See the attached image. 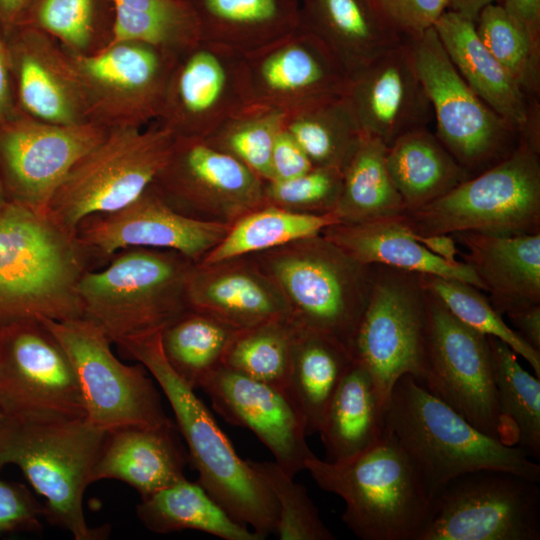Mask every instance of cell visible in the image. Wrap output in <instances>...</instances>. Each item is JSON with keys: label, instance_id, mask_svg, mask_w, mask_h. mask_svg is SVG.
Here are the masks:
<instances>
[{"label": "cell", "instance_id": "6da1fadb", "mask_svg": "<svg viewBox=\"0 0 540 540\" xmlns=\"http://www.w3.org/2000/svg\"><path fill=\"white\" fill-rule=\"evenodd\" d=\"M142 364L166 396L198 471L197 482L237 522L263 539L275 533L278 504L249 460L241 459L212 414L171 368L162 349L161 331L117 344Z\"/></svg>", "mask_w": 540, "mask_h": 540}, {"label": "cell", "instance_id": "7a4b0ae2", "mask_svg": "<svg viewBox=\"0 0 540 540\" xmlns=\"http://www.w3.org/2000/svg\"><path fill=\"white\" fill-rule=\"evenodd\" d=\"M92 262L49 215L8 201L0 213V327L83 317L78 284Z\"/></svg>", "mask_w": 540, "mask_h": 540}, {"label": "cell", "instance_id": "3957f363", "mask_svg": "<svg viewBox=\"0 0 540 540\" xmlns=\"http://www.w3.org/2000/svg\"><path fill=\"white\" fill-rule=\"evenodd\" d=\"M305 470L324 491L345 502L342 521L363 540H417L431 496L415 463L386 427L366 451L331 463L316 455Z\"/></svg>", "mask_w": 540, "mask_h": 540}, {"label": "cell", "instance_id": "277c9868", "mask_svg": "<svg viewBox=\"0 0 540 540\" xmlns=\"http://www.w3.org/2000/svg\"><path fill=\"white\" fill-rule=\"evenodd\" d=\"M386 423L415 463L431 498L453 478L478 469L540 480V466L523 450L481 432L411 375L395 382Z\"/></svg>", "mask_w": 540, "mask_h": 540}, {"label": "cell", "instance_id": "5b68a950", "mask_svg": "<svg viewBox=\"0 0 540 540\" xmlns=\"http://www.w3.org/2000/svg\"><path fill=\"white\" fill-rule=\"evenodd\" d=\"M86 417L17 420L0 424V469L16 465L45 498L47 521L75 540H97L107 528H91L84 493L106 435Z\"/></svg>", "mask_w": 540, "mask_h": 540}, {"label": "cell", "instance_id": "8992f818", "mask_svg": "<svg viewBox=\"0 0 540 540\" xmlns=\"http://www.w3.org/2000/svg\"><path fill=\"white\" fill-rule=\"evenodd\" d=\"M249 256L280 290L297 328L350 350L374 265L355 261L321 234Z\"/></svg>", "mask_w": 540, "mask_h": 540}, {"label": "cell", "instance_id": "52a82bcc", "mask_svg": "<svg viewBox=\"0 0 540 540\" xmlns=\"http://www.w3.org/2000/svg\"><path fill=\"white\" fill-rule=\"evenodd\" d=\"M195 265L173 250H121L106 268L82 276L78 294L83 317L116 344L162 331L188 308L186 286Z\"/></svg>", "mask_w": 540, "mask_h": 540}, {"label": "cell", "instance_id": "ba28073f", "mask_svg": "<svg viewBox=\"0 0 540 540\" xmlns=\"http://www.w3.org/2000/svg\"><path fill=\"white\" fill-rule=\"evenodd\" d=\"M540 149L519 138L514 150L442 197L402 215L419 235L540 232Z\"/></svg>", "mask_w": 540, "mask_h": 540}, {"label": "cell", "instance_id": "9c48e42d", "mask_svg": "<svg viewBox=\"0 0 540 540\" xmlns=\"http://www.w3.org/2000/svg\"><path fill=\"white\" fill-rule=\"evenodd\" d=\"M173 142L158 124L109 130L71 167L50 201L49 217L75 235L84 218L128 205L153 183Z\"/></svg>", "mask_w": 540, "mask_h": 540}, {"label": "cell", "instance_id": "30bf717a", "mask_svg": "<svg viewBox=\"0 0 540 540\" xmlns=\"http://www.w3.org/2000/svg\"><path fill=\"white\" fill-rule=\"evenodd\" d=\"M538 481L501 469H478L431 498L417 540H539Z\"/></svg>", "mask_w": 540, "mask_h": 540}, {"label": "cell", "instance_id": "8fae6325", "mask_svg": "<svg viewBox=\"0 0 540 540\" xmlns=\"http://www.w3.org/2000/svg\"><path fill=\"white\" fill-rule=\"evenodd\" d=\"M424 292L425 363L417 381L481 432L515 446L498 407L488 336L459 321Z\"/></svg>", "mask_w": 540, "mask_h": 540}, {"label": "cell", "instance_id": "7c38bea8", "mask_svg": "<svg viewBox=\"0 0 540 540\" xmlns=\"http://www.w3.org/2000/svg\"><path fill=\"white\" fill-rule=\"evenodd\" d=\"M436 121L435 134L471 175L509 155L518 132L469 87L446 53L434 27L403 38Z\"/></svg>", "mask_w": 540, "mask_h": 540}, {"label": "cell", "instance_id": "4fadbf2b", "mask_svg": "<svg viewBox=\"0 0 540 540\" xmlns=\"http://www.w3.org/2000/svg\"><path fill=\"white\" fill-rule=\"evenodd\" d=\"M425 330V292L418 274L374 265L350 352L369 372L386 405L400 377L422 378Z\"/></svg>", "mask_w": 540, "mask_h": 540}, {"label": "cell", "instance_id": "5bb4252c", "mask_svg": "<svg viewBox=\"0 0 540 540\" xmlns=\"http://www.w3.org/2000/svg\"><path fill=\"white\" fill-rule=\"evenodd\" d=\"M42 320L72 363L91 424L111 432L172 422L146 368L118 360L111 350L112 341L99 326L84 317Z\"/></svg>", "mask_w": 540, "mask_h": 540}, {"label": "cell", "instance_id": "9a60e30c", "mask_svg": "<svg viewBox=\"0 0 540 540\" xmlns=\"http://www.w3.org/2000/svg\"><path fill=\"white\" fill-rule=\"evenodd\" d=\"M62 49L81 86L90 123L113 130L157 120L179 54L140 40L115 41L92 55Z\"/></svg>", "mask_w": 540, "mask_h": 540}, {"label": "cell", "instance_id": "2e32d148", "mask_svg": "<svg viewBox=\"0 0 540 540\" xmlns=\"http://www.w3.org/2000/svg\"><path fill=\"white\" fill-rule=\"evenodd\" d=\"M0 409L17 420L86 417L72 363L42 319L0 327Z\"/></svg>", "mask_w": 540, "mask_h": 540}, {"label": "cell", "instance_id": "e0dca14e", "mask_svg": "<svg viewBox=\"0 0 540 540\" xmlns=\"http://www.w3.org/2000/svg\"><path fill=\"white\" fill-rule=\"evenodd\" d=\"M264 180L203 139L174 138L152 185L178 213L231 225L263 206Z\"/></svg>", "mask_w": 540, "mask_h": 540}, {"label": "cell", "instance_id": "ac0fdd59", "mask_svg": "<svg viewBox=\"0 0 540 540\" xmlns=\"http://www.w3.org/2000/svg\"><path fill=\"white\" fill-rule=\"evenodd\" d=\"M108 132L93 123L44 122L17 109L0 121V180L8 201L48 215L71 167Z\"/></svg>", "mask_w": 540, "mask_h": 540}, {"label": "cell", "instance_id": "d6986e66", "mask_svg": "<svg viewBox=\"0 0 540 540\" xmlns=\"http://www.w3.org/2000/svg\"><path fill=\"white\" fill-rule=\"evenodd\" d=\"M249 104L244 53L199 40L178 55L157 121L174 138L205 139Z\"/></svg>", "mask_w": 540, "mask_h": 540}, {"label": "cell", "instance_id": "ffe728a7", "mask_svg": "<svg viewBox=\"0 0 540 540\" xmlns=\"http://www.w3.org/2000/svg\"><path fill=\"white\" fill-rule=\"evenodd\" d=\"M229 224L184 216L172 209L151 184L121 209L84 218L75 237L91 262H108L133 247L176 251L196 264L224 238Z\"/></svg>", "mask_w": 540, "mask_h": 540}, {"label": "cell", "instance_id": "44dd1931", "mask_svg": "<svg viewBox=\"0 0 540 540\" xmlns=\"http://www.w3.org/2000/svg\"><path fill=\"white\" fill-rule=\"evenodd\" d=\"M249 102L286 113L345 95L349 76L329 48L301 24L244 53Z\"/></svg>", "mask_w": 540, "mask_h": 540}, {"label": "cell", "instance_id": "7402d4cb", "mask_svg": "<svg viewBox=\"0 0 540 540\" xmlns=\"http://www.w3.org/2000/svg\"><path fill=\"white\" fill-rule=\"evenodd\" d=\"M213 409L231 425L252 431L291 477L315 454L304 420L288 391L219 368L201 388Z\"/></svg>", "mask_w": 540, "mask_h": 540}, {"label": "cell", "instance_id": "603a6c76", "mask_svg": "<svg viewBox=\"0 0 540 540\" xmlns=\"http://www.w3.org/2000/svg\"><path fill=\"white\" fill-rule=\"evenodd\" d=\"M345 97L362 134L387 146L408 131L427 127L433 117L403 39L351 75Z\"/></svg>", "mask_w": 540, "mask_h": 540}, {"label": "cell", "instance_id": "cb8c5ba5", "mask_svg": "<svg viewBox=\"0 0 540 540\" xmlns=\"http://www.w3.org/2000/svg\"><path fill=\"white\" fill-rule=\"evenodd\" d=\"M2 33L17 109L53 124L90 123L81 86L59 42L45 32L22 25Z\"/></svg>", "mask_w": 540, "mask_h": 540}, {"label": "cell", "instance_id": "d4e9b609", "mask_svg": "<svg viewBox=\"0 0 540 540\" xmlns=\"http://www.w3.org/2000/svg\"><path fill=\"white\" fill-rule=\"evenodd\" d=\"M434 29L460 75L520 138L540 149L539 102L531 101L480 40L475 23L447 10Z\"/></svg>", "mask_w": 540, "mask_h": 540}, {"label": "cell", "instance_id": "484cf974", "mask_svg": "<svg viewBox=\"0 0 540 540\" xmlns=\"http://www.w3.org/2000/svg\"><path fill=\"white\" fill-rule=\"evenodd\" d=\"M186 301L188 308L236 330L289 318L280 290L250 256L212 265L196 264L187 282Z\"/></svg>", "mask_w": 540, "mask_h": 540}, {"label": "cell", "instance_id": "4316f807", "mask_svg": "<svg viewBox=\"0 0 540 540\" xmlns=\"http://www.w3.org/2000/svg\"><path fill=\"white\" fill-rule=\"evenodd\" d=\"M451 236L466 248L464 263L490 293L489 302L500 315L540 304V232H458Z\"/></svg>", "mask_w": 540, "mask_h": 540}, {"label": "cell", "instance_id": "83f0119b", "mask_svg": "<svg viewBox=\"0 0 540 540\" xmlns=\"http://www.w3.org/2000/svg\"><path fill=\"white\" fill-rule=\"evenodd\" d=\"M173 422L160 427H126L108 432L90 475V483L116 479L138 491L141 498L184 478L189 459Z\"/></svg>", "mask_w": 540, "mask_h": 540}, {"label": "cell", "instance_id": "f1b7e54d", "mask_svg": "<svg viewBox=\"0 0 540 540\" xmlns=\"http://www.w3.org/2000/svg\"><path fill=\"white\" fill-rule=\"evenodd\" d=\"M321 235L361 264L455 279L484 290L468 264L451 265L416 241L412 231L403 223L402 215L338 223L325 228Z\"/></svg>", "mask_w": 540, "mask_h": 540}, {"label": "cell", "instance_id": "f546056e", "mask_svg": "<svg viewBox=\"0 0 540 540\" xmlns=\"http://www.w3.org/2000/svg\"><path fill=\"white\" fill-rule=\"evenodd\" d=\"M300 24L329 48L349 77L402 42L375 0H300Z\"/></svg>", "mask_w": 540, "mask_h": 540}, {"label": "cell", "instance_id": "4dcf8cb0", "mask_svg": "<svg viewBox=\"0 0 540 540\" xmlns=\"http://www.w3.org/2000/svg\"><path fill=\"white\" fill-rule=\"evenodd\" d=\"M195 17L199 40L247 53L300 25V0H181Z\"/></svg>", "mask_w": 540, "mask_h": 540}, {"label": "cell", "instance_id": "1f68e13d", "mask_svg": "<svg viewBox=\"0 0 540 540\" xmlns=\"http://www.w3.org/2000/svg\"><path fill=\"white\" fill-rule=\"evenodd\" d=\"M386 406L369 372L353 359L318 431L325 460L343 462L375 445L386 431Z\"/></svg>", "mask_w": 540, "mask_h": 540}, {"label": "cell", "instance_id": "d6a6232c", "mask_svg": "<svg viewBox=\"0 0 540 540\" xmlns=\"http://www.w3.org/2000/svg\"><path fill=\"white\" fill-rule=\"evenodd\" d=\"M387 166L406 212L429 204L471 177L427 127L408 131L389 145Z\"/></svg>", "mask_w": 540, "mask_h": 540}, {"label": "cell", "instance_id": "836d02e7", "mask_svg": "<svg viewBox=\"0 0 540 540\" xmlns=\"http://www.w3.org/2000/svg\"><path fill=\"white\" fill-rule=\"evenodd\" d=\"M353 362L350 350L328 336L297 328L288 392L306 434L318 433L326 410Z\"/></svg>", "mask_w": 540, "mask_h": 540}, {"label": "cell", "instance_id": "e575fe53", "mask_svg": "<svg viewBox=\"0 0 540 540\" xmlns=\"http://www.w3.org/2000/svg\"><path fill=\"white\" fill-rule=\"evenodd\" d=\"M136 514L148 530L159 534L197 530L224 540L263 539L235 521L197 481L186 478L141 498Z\"/></svg>", "mask_w": 540, "mask_h": 540}, {"label": "cell", "instance_id": "d590c367", "mask_svg": "<svg viewBox=\"0 0 540 540\" xmlns=\"http://www.w3.org/2000/svg\"><path fill=\"white\" fill-rule=\"evenodd\" d=\"M388 146L362 135L342 167L335 207L340 223H358L403 215L406 208L387 166Z\"/></svg>", "mask_w": 540, "mask_h": 540}, {"label": "cell", "instance_id": "8d00e7d4", "mask_svg": "<svg viewBox=\"0 0 540 540\" xmlns=\"http://www.w3.org/2000/svg\"><path fill=\"white\" fill-rule=\"evenodd\" d=\"M338 223L334 211L300 213L265 203L232 223L220 243L197 264L212 265L275 249L320 235L325 228Z\"/></svg>", "mask_w": 540, "mask_h": 540}, {"label": "cell", "instance_id": "74e56055", "mask_svg": "<svg viewBox=\"0 0 540 540\" xmlns=\"http://www.w3.org/2000/svg\"><path fill=\"white\" fill-rule=\"evenodd\" d=\"M238 331L209 314L187 308L162 329L161 345L174 372L196 390L223 366Z\"/></svg>", "mask_w": 540, "mask_h": 540}, {"label": "cell", "instance_id": "f35d334b", "mask_svg": "<svg viewBox=\"0 0 540 540\" xmlns=\"http://www.w3.org/2000/svg\"><path fill=\"white\" fill-rule=\"evenodd\" d=\"M114 0H32L17 25L56 39L79 55L100 52L114 39Z\"/></svg>", "mask_w": 540, "mask_h": 540}, {"label": "cell", "instance_id": "ab89813d", "mask_svg": "<svg viewBox=\"0 0 540 540\" xmlns=\"http://www.w3.org/2000/svg\"><path fill=\"white\" fill-rule=\"evenodd\" d=\"M500 414L515 446L540 458V381L520 365L517 354L500 339L488 336Z\"/></svg>", "mask_w": 540, "mask_h": 540}, {"label": "cell", "instance_id": "60d3db41", "mask_svg": "<svg viewBox=\"0 0 540 540\" xmlns=\"http://www.w3.org/2000/svg\"><path fill=\"white\" fill-rule=\"evenodd\" d=\"M284 128L313 166L341 170L363 135L345 95L286 113Z\"/></svg>", "mask_w": 540, "mask_h": 540}, {"label": "cell", "instance_id": "b9f144b4", "mask_svg": "<svg viewBox=\"0 0 540 540\" xmlns=\"http://www.w3.org/2000/svg\"><path fill=\"white\" fill-rule=\"evenodd\" d=\"M296 333L297 327L289 318L239 330L225 353L222 367L288 391Z\"/></svg>", "mask_w": 540, "mask_h": 540}, {"label": "cell", "instance_id": "7bdbcfd3", "mask_svg": "<svg viewBox=\"0 0 540 540\" xmlns=\"http://www.w3.org/2000/svg\"><path fill=\"white\" fill-rule=\"evenodd\" d=\"M114 39L140 40L181 54L199 41L196 20L181 0H114Z\"/></svg>", "mask_w": 540, "mask_h": 540}, {"label": "cell", "instance_id": "ee69618b", "mask_svg": "<svg viewBox=\"0 0 540 540\" xmlns=\"http://www.w3.org/2000/svg\"><path fill=\"white\" fill-rule=\"evenodd\" d=\"M285 115L282 110L249 104L203 140L244 164L262 180L270 181L272 148L284 126Z\"/></svg>", "mask_w": 540, "mask_h": 540}, {"label": "cell", "instance_id": "f6af8a7d", "mask_svg": "<svg viewBox=\"0 0 540 540\" xmlns=\"http://www.w3.org/2000/svg\"><path fill=\"white\" fill-rule=\"evenodd\" d=\"M475 29L484 46L527 97L539 102L540 45L500 3L489 4L481 10Z\"/></svg>", "mask_w": 540, "mask_h": 540}, {"label": "cell", "instance_id": "bcb514c9", "mask_svg": "<svg viewBox=\"0 0 540 540\" xmlns=\"http://www.w3.org/2000/svg\"><path fill=\"white\" fill-rule=\"evenodd\" d=\"M422 287L435 296L447 310L467 326L505 342L524 358L540 377V352L533 349L510 328L485 296L473 285L455 279L418 274Z\"/></svg>", "mask_w": 540, "mask_h": 540}, {"label": "cell", "instance_id": "7dc6e473", "mask_svg": "<svg viewBox=\"0 0 540 540\" xmlns=\"http://www.w3.org/2000/svg\"><path fill=\"white\" fill-rule=\"evenodd\" d=\"M249 463L264 480L278 504L275 533L280 540H334L305 486L294 481L275 461Z\"/></svg>", "mask_w": 540, "mask_h": 540}, {"label": "cell", "instance_id": "c3c4849f", "mask_svg": "<svg viewBox=\"0 0 540 540\" xmlns=\"http://www.w3.org/2000/svg\"><path fill=\"white\" fill-rule=\"evenodd\" d=\"M341 187L340 168L314 166L291 179L265 181L264 200L294 212L324 214L335 210Z\"/></svg>", "mask_w": 540, "mask_h": 540}, {"label": "cell", "instance_id": "681fc988", "mask_svg": "<svg viewBox=\"0 0 540 540\" xmlns=\"http://www.w3.org/2000/svg\"><path fill=\"white\" fill-rule=\"evenodd\" d=\"M390 25L403 38L416 37L434 27L449 10L450 0H375Z\"/></svg>", "mask_w": 540, "mask_h": 540}, {"label": "cell", "instance_id": "f907efd6", "mask_svg": "<svg viewBox=\"0 0 540 540\" xmlns=\"http://www.w3.org/2000/svg\"><path fill=\"white\" fill-rule=\"evenodd\" d=\"M45 507L22 484L0 479V535L42 529Z\"/></svg>", "mask_w": 540, "mask_h": 540}, {"label": "cell", "instance_id": "816d5d0a", "mask_svg": "<svg viewBox=\"0 0 540 540\" xmlns=\"http://www.w3.org/2000/svg\"><path fill=\"white\" fill-rule=\"evenodd\" d=\"M313 167L306 153L283 126L276 136L272 148V180L270 181L291 179Z\"/></svg>", "mask_w": 540, "mask_h": 540}, {"label": "cell", "instance_id": "f5cc1de1", "mask_svg": "<svg viewBox=\"0 0 540 540\" xmlns=\"http://www.w3.org/2000/svg\"><path fill=\"white\" fill-rule=\"evenodd\" d=\"M500 4L540 45V0H501Z\"/></svg>", "mask_w": 540, "mask_h": 540}, {"label": "cell", "instance_id": "db71d44e", "mask_svg": "<svg viewBox=\"0 0 540 540\" xmlns=\"http://www.w3.org/2000/svg\"><path fill=\"white\" fill-rule=\"evenodd\" d=\"M506 315L523 340L540 352V304L526 306Z\"/></svg>", "mask_w": 540, "mask_h": 540}, {"label": "cell", "instance_id": "11a10c76", "mask_svg": "<svg viewBox=\"0 0 540 540\" xmlns=\"http://www.w3.org/2000/svg\"><path fill=\"white\" fill-rule=\"evenodd\" d=\"M17 111L9 55L0 29V121Z\"/></svg>", "mask_w": 540, "mask_h": 540}, {"label": "cell", "instance_id": "9f6ffc18", "mask_svg": "<svg viewBox=\"0 0 540 540\" xmlns=\"http://www.w3.org/2000/svg\"><path fill=\"white\" fill-rule=\"evenodd\" d=\"M413 237L432 254L451 265H458L456 240L449 234L419 235L412 232Z\"/></svg>", "mask_w": 540, "mask_h": 540}, {"label": "cell", "instance_id": "6f0895ef", "mask_svg": "<svg viewBox=\"0 0 540 540\" xmlns=\"http://www.w3.org/2000/svg\"><path fill=\"white\" fill-rule=\"evenodd\" d=\"M32 0H0V29L16 26Z\"/></svg>", "mask_w": 540, "mask_h": 540}, {"label": "cell", "instance_id": "680465c9", "mask_svg": "<svg viewBox=\"0 0 540 540\" xmlns=\"http://www.w3.org/2000/svg\"><path fill=\"white\" fill-rule=\"evenodd\" d=\"M501 0H450V9L465 18L476 22L481 10L489 4L500 3Z\"/></svg>", "mask_w": 540, "mask_h": 540}, {"label": "cell", "instance_id": "91938a15", "mask_svg": "<svg viewBox=\"0 0 540 540\" xmlns=\"http://www.w3.org/2000/svg\"><path fill=\"white\" fill-rule=\"evenodd\" d=\"M8 202L4 187L2 185V182L0 180V213L3 210V208L6 206Z\"/></svg>", "mask_w": 540, "mask_h": 540}, {"label": "cell", "instance_id": "94428289", "mask_svg": "<svg viewBox=\"0 0 540 540\" xmlns=\"http://www.w3.org/2000/svg\"><path fill=\"white\" fill-rule=\"evenodd\" d=\"M6 419V416L5 414L2 412V410L0 409V424Z\"/></svg>", "mask_w": 540, "mask_h": 540}]
</instances>
